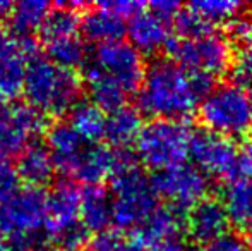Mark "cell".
I'll return each instance as SVG.
<instances>
[{
  "instance_id": "f1b7e54d",
  "label": "cell",
  "mask_w": 252,
  "mask_h": 251,
  "mask_svg": "<svg viewBox=\"0 0 252 251\" xmlns=\"http://www.w3.org/2000/svg\"><path fill=\"white\" fill-rule=\"evenodd\" d=\"M189 9L201 16L208 24H228L242 14L244 3L239 0H199V2L189 3Z\"/></svg>"
},
{
  "instance_id": "8d00e7d4",
  "label": "cell",
  "mask_w": 252,
  "mask_h": 251,
  "mask_svg": "<svg viewBox=\"0 0 252 251\" xmlns=\"http://www.w3.org/2000/svg\"><path fill=\"white\" fill-rule=\"evenodd\" d=\"M100 5L112 10L113 14H117V16L122 17V19H130V17L136 16L139 10L144 9V3L136 2V0H115V2H103Z\"/></svg>"
},
{
  "instance_id": "30bf717a",
  "label": "cell",
  "mask_w": 252,
  "mask_h": 251,
  "mask_svg": "<svg viewBox=\"0 0 252 251\" xmlns=\"http://www.w3.org/2000/svg\"><path fill=\"white\" fill-rule=\"evenodd\" d=\"M91 61L100 67L101 72L115 79L127 93L139 90L146 74L144 59L129 41H110L98 45Z\"/></svg>"
},
{
  "instance_id": "e0dca14e",
  "label": "cell",
  "mask_w": 252,
  "mask_h": 251,
  "mask_svg": "<svg viewBox=\"0 0 252 251\" xmlns=\"http://www.w3.org/2000/svg\"><path fill=\"white\" fill-rule=\"evenodd\" d=\"M84 81L88 84V91H90V102H93L100 110L103 112H112L119 110L126 105L127 91L117 83L115 79H112L110 76H106L105 72H101L100 67L96 66L90 57L84 62Z\"/></svg>"
},
{
  "instance_id": "836d02e7",
  "label": "cell",
  "mask_w": 252,
  "mask_h": 251,
  "mask_svg": "<svg viewBox=\"0 0 252 251\" xmlns=\"http://www.w3.org/2000/svg\"><path fill=\"white\" fill-rule=\"evenodd\" d=\"M23 188L16 165L9 160H0V203L12 198Z\"/></svg>"
},
{
  "instance_id": "83f0119b",
  "label": "cell",
  "mask_w": 252,
  "mask_h": 251,
  "mask_svg": "<svg viewBox=\"0 0 252 251\" xmlns=\"http://www.w3.org/2000/svg\"><path fill=\"white\" fill-rule=\"evenodd\" d=\"M45 57L55 66L69 71L84 66V62L88 61L86 47L77 36L62 38V40L47 43V55Z\"/></svg>"
},
{
  "instance_id": "ab89813d",
  "label": "cell",
  "mask_w": 252,
  "mask_h": 251,
  "mask_svg": "<svg viewBox=\"0 0 252 251\" xmlns=\"http://www.w3.org/2000/svg\"><path fill=\"white\" fill-rule=\"evenodd\" d=\"M239 171L252 181V138H247L239 150Z\"/></svg>"
},
{
  "instance_id": "d6986e66",
  "label": "cell",
  "mask_w": 252,
  "mask_h": 251,
  "mask_svg": "<svg viewBox=\"0 0 252 251\" xmlns=\"http://www.w3.org/2000/svg\"><path fill=\"white\" fill-rule=\"evenodd\" d=\"M79 222L88 232L103 234L112 224V198L101 186H86L81 191Z\"/></svg>"
},
{
  "instance_id": "7a4b0ae2",
  "label": "cell",
  "mask_w": 252,
  "mask_h": 251,
  "mask_svg": "<svg viewBox=\"0 0 252 251\" xmlns=\"http://www.w3.org/2000/svg\"><path fill=\"white\" fill-rule=\"evenodd\" d=\"M110 179L113 189L112 224L134 231L158 208V194L151 179L139 169L136 158L126 151H117L115 171Z\"/></svg>"
},
{
  "instance_id": "7bdbcfd3",
  "label": "cell",
  "mask_w": 252,
  "mask_h": 251,
  "mask_svg": "<svg viewBox=\"0 0 252 251\" xmlns=\"http://www.w3.org/2000/svg\"><path fill=\"white\" fill-rule=\"evenodd\" d=\"M12 2H7V0H0V21L3 19H9L10 12H12Z\"/></svg>"
},
{
  "instance_id": "e575fe53",
  "label": "cell",
  "mask_w": 252,
  "mask_h": 251,
  "mask_svg": "<svg viewBox=\"0 0 252 251\" xmlns=\"http://www.w3.org/2000/svg\"><path fill=\"white\" fill-rule=\"evenodd\" d=\"M228 31V41H233L239 47L252 45V16L249 14H239L235 19L226 24Z\"/></svg>"
},
{
  "instance_id": "4316f807",
  "label": "cell",
  "mask_w": 252,
  "mask_h": 251,
  "mask_svg": "<svg viewBox=\"0 0 252 251\" xmlns=\"http://www.w3.org/2000/svg\"><path fill=\"white\" fill-rule=\"evenodd\" d=\"M28 59L17 52L0 59V97L12 100L23 93Z\"/></svg>"
},
{
  "instance_id": "6da1fadb",
  "label": "cell",
  "mask_w": 252,
  "mask_h": 251,
  "mask_svg": "<svg viewBox=\"0 0 252 251\" xmlns=\"http://www.w3.org/2000/svg\"><path fill=\"white\" fill-rule=\"evenodd\" d=\"M199 102L190 72L172 61L153 62L137 90L139 110L155 119L184 122Z\"/></svg>"
},
{
  "instance_id": "4fadbf2b",
  "label": "cell",
  "mask_w": 252,
  "mask_h": 251,
  "mask_svg": "<svg viewBox=\"0 0 252 251\" xmlns=\"http://www.w3.org/2000/svg\"><path fill=\"white\" fill-rule=\"evenodd\" d=\"M126 33L129 35V43L141 55H153L165 50L170 41L168 21L161 19L150 9L139 10L130 17Z\"/></svg>"
},
{
  "instance_id": "52a82bcc",
  "label": "cell",
  "mask_w": 252,
  "mask_h": 251,
  "mask_svg": "<svg viewBox=\"0 0 252 251\" xmlns=\"http://www.w3.org/2000/svg\"><path fill=\"white\" fill-rule=\"evenodd\" d=\"M47 222V193L41 188H21L0 203V234L19 238L38 234Z\"/></svg>"
},
{
  "instance_id": "1f68e13d",
  "label": "cell",
  "mask_w": 252,
  "mask_h": 251,
  "mask_svg": "<svg viewBox=\"0 0 252 251\" xmlns=\"http://www.w3.org/2000/svg\"><path fill=\"white\" fill-rule=\"evenodd\" d=\"M175 28H177V31H179L180 38H187V40L201 38V36H204V35L213 33L211 24H208L201 16H197V14L190 9L180 10L179 16L175 17Z\"/></svg>"
},
{
  "instance_id": "ee69618b",
  "label": "cell",
  "mask_w": 252,
  "mask_h": 251,
  "mask_svg": "<svg viewBox=\"0 0 252 251\" xmlns=\"http://www.w3.org/2000/svg\"><path fill=\"white\" fill-rule=\"evenodd\" d=\"M0 251H10V245L0 236Z\"/></svg>"
},
{
  "instance_id": "5b68a950",
  "label": "cell",
  "mask_w": 252,
  "mask_h": 251,
  "mask_svg": "<svg viewBox=\"0 0 252 251\" xmlns=\"http://www.w3.org/2000/svg\"><path fill=\"white\" fill-rule=\"evenodd\" d=\"M192 131L182 121L153 119L143 126L136 141L137 158L156 172L184 164L189 157Z\"/></svg>"
},
{
  "instance_id": "4dcf8cb0",
  "label": "cell",
  "mask_w": 252,
  "mask_h": 251,
  "mask_svg": "<svg viewBox=\"0 0 252 251\" xmlns=\"http://www.w3.org/2000/svg\"><path fill=\"white\" fill-rule=\"evenodd\" d=\"M228 71L232 84L246 91L252 90V45L239 47V50L232 55Z\"/></svg>"
},
{
  "instance_id": "ba28073f",
  "label": "cell",
  "mask_w": 252,
  "mask_h": 251,
  "mask_svg": "<svg viewBox=\"0 0 252 251\" xmlns=\"http://www.w3.org/2000/svg\"><path fill=\"white\" fill-rule=\"evenodd\" d=\"M189 157L192 158L194 167L199 169L206 178L232 181L239 171V150L233 141L208 129L192 133Z\"/></svg>"
},
{
  "instance_id": "60d3db41",
  "label": "cell",
  "mask_w": 252,
  "mask_h": 251,
  "mask_svg": "<svg viewBox=\"0 0 252 251\" xmlns=\"http://www.w3.org/2000/svg\"><path fill=\"white\" fill-rule=\"evenodd\" d=\"M16 50V41H14V36H9L5 31L0 30V59L9 55L10 52Z\"/></svg>"
},
{
  "instance_id": "603a6c76",
  "label": "cell",
  "mask_w": 252,
  "mask_h": 251,
  "mask_svg": "<svg viewBox=\"0 0 252 251\" xmlns=\"http://www.w3.org/2000/svg\"><path fill=\"white\" fill-rule=\"evenodd\" d=\"M77 7H83V3H59L55 9H50L40 28V36L45 45L62 38L77 36L81 23Z\"/></svg>"
},
{
  "instance_id": "f546056e",
  "label": "cell",
  "mask_w": 252,
  "mask_h": 251,
  "mask_svg": "<svg viewBox=\"0 0 252 251\" xmlns=\"http://www.w3.org/2000/svg\"><path fill=\"white\" fill-rule=\"evenodd\" d=\"M14 117L31 141H34V138L40 134L47 133L48 129V115L28 104L14 105Z\"/></svg>"
},
{
  "instance_id": "277c9868",
  "label": "cell",
  "mask_w": 252,
  "mask_h": 251,
  "mask_svg": "<svg viewBox=\"0 0 252 251\" xmlns=\"http://www.w3.org/2000/svg\"><path fill=\"white\" fill-rule=\"evenodd\" d=\"M199 119L208 131L228 140L247 136L252 131L251 95L232 83L215 86L201 100Z\"/></svg>"
},
{
  "instance_id": "8992f818",
  "label": "cell",
  "mask_w": 252,
  "mask_h": 251,
  "mask_svg": "<svg viewBox=\"0 0 252 251\" xmlns=\"http://www.w3.org/2000/svg\"><path fill=\"white\" fill-rule=\"evenodd\" d=\"M165 50L172 57V62L186 69L187 72L208 74L211 77L225 72L232 61L228 38L218 33H209L192 40H170Z\"/></svg>"
},
{
  "instance_id": "d6a6232c",
  "label": "cell",
  "mask_w": 252,
  "mask_h": 251,
  "mask_svg": "<svg viewBox=\"0 0 252 251\" xmlns=\"http://www.w3.org/2000/svg\"><path fill=\"white\" fill-rule=\"evenodd\" d=\"M84 251H146L141 245H137L132 238L126 239L113 232L98 234Z\"/></svg>"
},
{
  "instance_id": "d4e9b609",
  "label": "cell",
  "mask_w": 252,
  "mask_h": 251,
  "mask_svg": "<svg viewBox=\"0 0 252 251\" xmlns=\"http://www.w3.org/2000/svg\"><path fill=\"white\" fill-rule=\"evenodd\" d=\"M69 124L86 143H98L105 136L106 115L93 102L81 100L69 112Z\"/></svg>"
},
{
  "instance_id": "f35d334b",
  "label": "cell",
  "mask_w": 252,
  "mask_h": 251,
  "mask_svg": "<svg viewBox=\"0 0 252 251\" xmlns=\"http://www.w3.org/2000/svg\"><path fill=\"white\" fill-rule=\"evenodd\" d=\"M150 10L159 16L161 19L165 21H172L179 16V12L182 10L179 2H173V0H156V2H151L150 3Z\"/></svg>"
},
{
  "instance_id": "7dc6e473",
  "label": "cell",
  "mask_w": 252,
  "mask_h": 251,
  "mask_svg": "<svg viewBox=\"0 0 252 251\" xmlns=\"http://www.w3.org/2000/svg\"><path fill=\"white\" fill-rule=\"evenodd\" d=\"M251 104H252V95H251Z\"/></svg>"
},
{
  "instance_id": "b9f144b4",
  "label": "cell",
  "mask_w": 252,
  "mask_h": 251,
  "mask_svg": "<svg viewBox=\"0 0 252 251\" xmlns=\"http://www.w3.org/2000/svg\"><path fill=\"white\" fill-rule=\"evenodd\" d=\"M155 251H189V248H187L186 243L180 241V239H172V241L158 246Z\"/></svg>"
},
{
  "instance_id": "7402d4cb",
  "label": "cell",
  "mask_w": 252,
  "mask_h": 251,
  "mask_svg": "<svg viewBox=\"0 0 252 251\" xmlns=\"http://www.w3.org/2000/svg\"><path fill=\"white\" fill-rule=\"evenodd\" d=\"M223 208L230 224L252 231V181L232 179L223 191Z\"/></svg>"
},
{
  "instance_id": "8fae6325",
  "label": "cell",
  "mask_w": 252,
  "mask_h": 251,
  "mask_svg": "<svg viewBox=\"0 0 252 251\" xmlns=\"http://www.w3.org/2000/svg\"><path fill=\"white\" fill-rule=\"evenodd\" d=\"M81 191L72 181H59L47 193V236L53 239L60 232L81 224Z\"/></svg>"
},
{
  "instance_id": "2e32d148",
  "label": "cell",
  "mask_w": 252,
  "mask_h": 251,
  "mask_svg": "<svg viewBox=\"0 0 252 251\" xmlns=\"http://www.w3.org/2000/svg\"><path fill=\"white\" fill-rule=\"evenodd\" d=\"M115 164L117 151L100 143H88L70 176L86 186H100L105 179L112 178Z\"/></svg>"
},
{
  "instance_id": "9c48e42d",
  "label": "cell",
  "mask_w": 252,
  "mask_h": 251,
  "mask_svg": "<svg viewBox=\"0 0 252 251\" xmlns=\"http://www.w3.org/2000/svg\"><path fill=\"white\" fill-rule=\"evenodd\" d=\"M158 198H165L173 208H192L206 198L209 179L189 164H179L155 174L151 179Z\"/></svg>"
},
{
  "instance_id": "484cf974",
  "label": "cell",
  "mask_w": 252,
  "mask_h": 251,
  "mask_svg": "<svg viewBox=\"0 0 252 251\" xmlns=\"http://www.w3.org/2000/svg\"><path fill=\"white\" fill-rule=\"evenodd\" d=\"M48 12L50 5L43 0H21L14 3L9 17L14 36H31L34 31H40Z\"/></svg>"
},
{
  "instance_id": "7c38bea8",
  "label": "cell",
  "mask_w": 252,
  "mask_h": 251,
  "mask_svg": "<svg viewBox=\"0 0 252 251\" xmlns=\"http://www.w3.org/2000/svg\"><path fill=\"white\" fill-rule=\"evenodd\" d=\"M228 215L223 203L215 198H204L194 205L186 217V232L197 245H209L228 232Z\"/></svg>"
},
{
  "instance_id": "d590c367",
  "label": "cell",
  "mask_w": 252,
  "mask_h": 251,
  "mask_svg": "<svg viewBox=\"0 0 252 251\" xmlns=\"http://www.w3.org/2000/svg\"><path fill=\"white\" fill-rule=\"evenodd\" d=\"M202 251H251V248H249V243L242 236L226 232L225 236H221V238L206 245Z\"/></svg>"
},
{
  "instance_id": "f6af8a7d",
  "label": "cell",
  "mask_w": 252,
  "mask_h": 251,
  "mask_svg": "<svg viewBox=\"0 0 252 251\" xmlns=\"http://www.w3.org/2000/svg\"><path fill=\"white\" fill-rule=\"evenodd\" d=\"M247 243H249V248H251V251H252V231H251V236H249V241H247Z\"/></svg>"
},
{
  "instance_id": "bcb514c9",
  "label": "cell",
  "mask_w": 252,
  "mask_h": 251,
  "mask_svg": "<svg viewBox=\"0 0 252 251\" xmlns=\"http://www.w3.org/2000/svg\"><path fill=\"white\" fill-rule=\"evenodd\" d=\"M48 251H59V250H48Z\"/></svg>"
},
{
  "instance_id": "74e56055",
  "label": "cell",
  "mask_w": 252,
  "mask_h": 251,
  "mask_svg": "<svg viewBox=\"0 0 252 251\" xmlns=\"http://www.w3.org/2000/svg\"><path fill=\"white\" fill-rule=\"evenodd\" d=\"M10 251H48V250H45V243L40 236L30 234V236L12 238V241H10Z\"/></svg>"
},
{
  "instance_id": "cb8c5ba5",
  "label": "cell",
  "mask_w": 252,
  "mask_h": 251,
  "mask_svg": "<svg viewBox=\"0 0 252 251\" xmlns=\"http://www.w3.org/2000/svg\"><path fill=\"white\" fill-rule=\"evenodd\" d=\"M30 143L31 140L14 117L12 102L0 97V160L17 157Z\"/></svg>"
},
{
  "instance_id": "3957f363",
  "label": "cell",
  "mask_w": 252,
  "mask_h": 251,
  "mask_svg": "<svg viewBox=\"0 0 252 251\" xmlns=\"http://www.w3.org/2000/svg\"><path fill=\"white\" fill-rule=\"evenodd\" d=\"M83 83L76 71L62 69L45 55H34L26 64L23 95L28 105L45 115H63L81 102Z\"/></svg>"
},
{
  "instance_id": "44dd1931",
  "label": "cell",
  "mask_w": 252,
  "mask_h": 251,
  "mask_svg": "<svg viewBox=\"0 0 252 251\" xmlns=\"http://www.w3.org/2000/svg\"><path fill=\"white\" fill-rule=\"evenodd\" d=\"M143 117L141 112L134 107L124 105L122 108L112 112L106 117L105 124V140L117 151H126L130 144H136L137 138L143 129Z\"/></svg>"
},
{
  "instance_id": "9a60e30c",
  "label": "cell",
  "mask_w": 252,
  "mask_h": 251,
  "mask_svg": "<svg viewBox=\"0 0 252 251\" xmlns=\"http://www.w3.org/2000/svg\"><path fill=\"white\" fill-rule=\"evenodd\" d=\"M45 144L48 148V153L53 162L55 171L70 176L79 160L81 153L86 148V141L72 129L69 122L59 121L55 124L48 126Z\"/></svg>"
},
{
  "instance_id": "ffe728a7",
  "label": "cell",
  "mask_w": 252,
  "mask_h": 251,
  "mask_svg": "<svg viewBox=\"0 0 252 251\" xmlns=\"http://www.w3.org/2000/svg\"><path fill=\"white\" fill-rule=\"evenodd\" d=\"M79 30L88 41L103 45L120 40L126 33V23L112 10L96 5L93 9H88L81 16Z\"/></svg>"
},
{
  "instance_id": "5bb4252c",
  "label": "cell",
  "mask_w": 252,
  "mask_h": 251,
  "mask_svg": "<svg viewBox=\"0 0 252 251\" xmlns=\"http://www.w3.org/2000/svg\"><path fill=\"white\" fill-rule=\"evenodd\" d=\"M186 225L182 212L173 207H158L155 212L132 231V239L144 250H156L158 246L179 239L180 231Z\"/></svg>"
},
{
  "instance_id": "ac0fdd59",
  "label": "cell",
  "mask_w": 252,
  "mask_h": 251,
  "mask_svg": "<svg viewBox=\"0 0 252 251\" xmlns=\"http://www.w3.org/2000/svg\"><path fill=\"white\" fill-rule=\"evenodd\" d=\"M16 169L21 181L31 188H41L48 184L55 172L47 144L36 140L26 144V148L17 155Z\"/></svg>"
}]
</instances>
